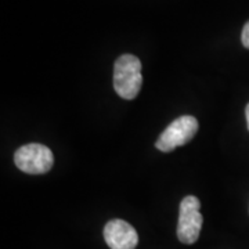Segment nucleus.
<instances>
[{"mask_svg":"<svg viewBox=\"0 0 249 249\" xmlns=\"http://www.w3.org/2000/svg\"><path fill=\"white\" fill-rule=\"evenodd\" d=\"M241 42L244 47L249 49V21L242 28V35H241Z\"/></svg>","mask_w":249,"mask_h":249,"instance_id":"nucleus-6","label":"nucleus"},{"mask_svg":"<svg viewBox=\"0 0 249 249\" xmlns=\"http://www.w3.org/2000/svg\"><path fill=\"white\" fill-rule=\"evenodd\" d=\"M204 217L201 214V202L194 196L183 198L180 202L178 223V237L183 244H194L199 238Z\"/></svg>","mask_w":249,"mask_h":249,"instance_id":"nucleus-3","label":"nucleus"},{"mask_svg":"<svg viewBox=\"0 0 249 249\" xmlns=\"http://www.w3.org/2000/svg\"><path fill=\"white\" fill-rule=\"evenodd\" d=\"M245 116H247V124H248V130H249V104L245 108Z\"/></svg>","mask_w":249,"mask_h":249,"instance_id":"nucleus-7","label":"nucleus"},{"mask_svg":"<svg viewBox=\"0 0 249 249\" xmlns=\"http://www.w3.org/2000/svg\"><path fill=\"white\" fill-rule=\"evenodd\" d=\"M14 163L24 173L43 175L53 168V152L43 144H25L14 154Z\"/></svg>","mask_w":249,"mask_h":249,"instance_id":"nucleus-2","label":"nucleus"},{"mask_svg":"<svg viewBox=\"0 0 249 249\" xmlns=\"http://www.w3.org/2000/svg\"><path fill=\"white\" fill-rule=\"evenodd\" d=\"M198 132V121L193 115L178 116L162 132L155 147L162 152H170L193 140Z\"/></svg>","mask_w":249,"mask_h":249,"instance_id":"nucleus-4","label":"nucleus"},{"mask_svg":"<svg viewBox=\"0 0 249 249\" xmlns=\"http://www.w3.org/2000/svg\"><path fill=\"white\" fill-rule=\"evenodd\" d=\"M142 85V61L133 54H124L114 65V89L119 97L133 100Z\"/></svg>","mask_w":249,"mask_h":249,"instance_id":"nucleus-1","label":"nucleus"},{"mask_svg":"<svg viewBox=\"0 0 249 249\" xmlns=\"http://www.w3.org/2000/svg\"><path fill=\"white\" fill-rule=\"evenodd\" d=\"M104 238L111 249H136L139 235L132 224L121 219L109 220L104 227Z\"/></svg>","mask_w":249,"mask_h":249,"instance_id":"nucleus-5","label":"nucleus"}]
</instances>
